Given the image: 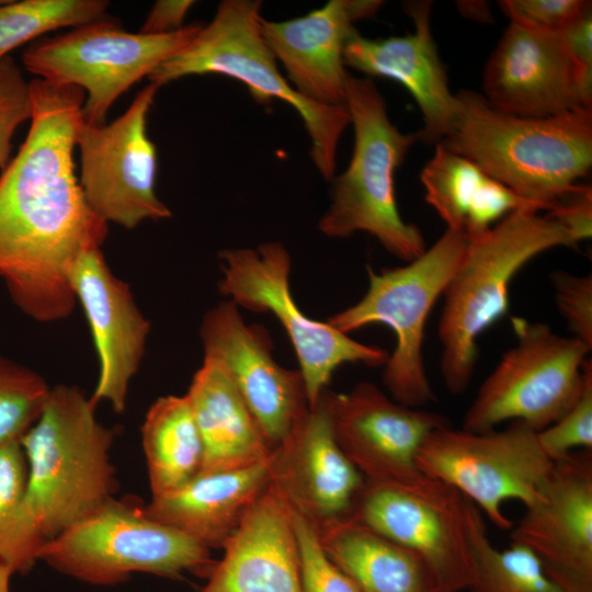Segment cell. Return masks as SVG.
<instances>
[{
    "label": "cell",
    "instance_id": "6da1fadb",
    "mask_svg": "<svg viewBox=\"0 0 592 592\" xmlns=\"http://www.w3.org/2000/svg\"><path fill=\"white\" fill-rule=\"evenodd\" d=\"M30 90L29 133L0 175V277L24 314L52 322L72 312V269L86 251L101 248L107 223L90 208L75 174L84 91L38 78Z\"/></svg>",
    "mask_w": 592,
    "mask_h": 592
},
{
    "label": "cell",
    "instance_id": "7a4b0ae2",
    "mask_svg": "<svg viewBox=\"0 0 592 592\" xmlns=\"http://www.w3.org/2000/svg\"><path fill=\"white\" fill-rule=\"evenodd\" d=\"M95 406L77 386H55L20 439L27 481L13 573H27L46 543L114 498V432L98 420Z\"/></svg>",
    "mask_w": 592,
    "mask_h": 592
},
{
    "label": "cell",
    "instance_id": "3957f363",
    "mask_svg": "<svg viewBox=\"0 0 592 592\" xmlns=\"http://www.w3.org/2000/svg\"><path fill=\"white\" fill-rule=\"evenodd\" d=\"M446 148L478 164L521 198L548 210L592 166V109L531 118L492 109L482 94L456 93Z\"/></svg>",
    "mask_w": 592,
    "mask_h": 592
},
{
    "label": "cell",
    "instance_id": "277c9868",
    "mask_svg": "<svg viewBox=\"0 0 592 592\" xmlns=\"http://www.w3.org/2000/svg\"><path fill=\"white\" fill-rule=\"evenodd\" d=\"M557 247L576 246L547 214L528 209L513 212L485 234L467 238L464 255L443 293L437 326L440 371L452 395L469 386L477 340L506 314L514 276L532 259Z\"/></svg>",
    "mask_w": 592,
    "mask_h": 592
},
{
    "label": "cell",
    "instance_id": "5b68a950",
    "mask_svg": "<svg viewBox=\"0 0 592 592\" xmlns=\"http://www.w3.org/2000/svg\"><path fill=\"white\" fill-rule=\"evenodd\" d=\"M354 129L348 168L333 178L331 204L319 220L331 238L367 232L392 255L410 262L426 250L422 231L405 221L396 201L395 175L419 133L403 134L389 119L372 78L348 72L345 103Z\"/></svg>",
    "mask_w": 592,
    "mask_h": 592
},
{
    "label": "cell",
    "instance_id": "8992f818",
    "mask_svg": "<svg viewBox=\"0 0 592 592\" xmlns=\"http://www.w3.org/2000/svg\"><path fill=\"white\" fill-rule=\"evenodd\" d=\"M259 0H224L180 53L148 77L161 87L193 75H223L242 82L252 98L266 104L281 100L297 111L310 139V158L326 181L334 178L340 138L351 124L345 105H326L299 94L280 72L261 31Z\"/></svg>",
    "mask_w": 592,
    "mask_h": 592
},
{
    "label": "cell",
    "instance_id": "52a82bcc",
    "mask_svg": "<svg viewBox=\"0 0 592 592\" xmlns=\"http://www.w3.org/2000/svg\"><path fill=\"white\" fill-rule=\"evenodd\" d=\"M466 244L462 232L446 229L420 257L402 266L379 272L368 267L364 296L327 320L345 334L373 323L392 330L396 346L384 364L383 382L390 397L405 406L422 408L434 399L423 358L425 325Z\"/></svg>",
    "mask_w": 592,
    "mask_h": 592
},
{
    "label": "cell",
    "instance_id": "ba28073f",
    "mask_svg": "<svg viewBox=\"0 0 592 592\" xmlns=\"http://www.w3.org/2000/svg\"><path fill=\"white\" fill-rule=\"evenodd\" d=\"M136 502L109 500L38 551L56 571L87 584L111 587L141 572L179 579L207 578L216 560L210 549L153 521Z\"/></svg>",
    "mask_w": 592,
    "mask_h": 592
},
{
    "label": "cell",
    "instance_id": "9c48e42d",
    "mask_svg": "<svg viewBox=\"0 0 592 592\" xmlns=\"http://www.w3.org/2000/svg\"><path fill=\"white\" fill-rule=\"evenodd\" d=\"M516 341L480 385L462 429L487 432L521 422L539 432L559 420L583 387L590 349L548 325L514 317Z\"/></svg>",
    "mask_w": 592,
    "mask_h": 592
},
{
    "label": "cell",
    "instance_id": "30bf717a",
    "mask_svg": "<svg viewBox=\"0 0 592 592\" xmlns=\"http://www.w3.org/2000/svg\"><path fill=\"white\" fill-rule=\"evenodd\" d=\"M201 29L194 23L164 34L130 33L100 20L34 43L22 61L38 79L82 89L84 122L101 125L118 96L184 49Z\"/></svg>",
    "mask_w": 592,
    "mask_h": 592
},
{
    "label": "cell",
    "instance_id": "8fae6325",
    "mask_svg": "<svg viewBox=\"0 0 592 592\" xmlns=\"http://www.w3.org/2000/svg\"><path fill=\"white\" fill-rule=\"evenodd\" d=\"M223 277L219 292L237 306L271 312L282 325L295 350L309 409L321 398L338 367L345 363L384 366L388 353L379 346L351 339L327 321L303 312L291 293V257L277 241L255 249L219 252Z\"/></svg>",
    "mask_w": 592,
    "mask_h": 592
},
{
    "label": "cell",
    "instance_id": "7c38bea8",
    "mask_svg": "<svg viewBox=\"0 0 592 592\" xmlns=\"http://www.w3.org/2000/svg\"><path fill=\"white\" fill-rule=\"evenodd\" d=\"M418 469L471 501L500 530L512 528L506 501L527 506L538 496L554 462L537 432L521 422L503 430L470 432L451 424L433 431L417 456Z\"/></svg>",
    "mask_w": 592,
    "mask_h": 592
},
{
    "label": "cell",
    "instance_id": "4fadbf2b",
    "mask_svg": "<svg viewBox=\"0 0 592 592\" xmlns=\"http://www.w3.org/2000/svg\"><path fill=\"white\" fill-rule=\"evenodd\" d=\"M470 501L420 474L399 482L365 481L351 515L419 555L440 592L468 591L474 576Z\"/></svg>",
    "mask_w": 592,
    "mask_h": 592
},
{
    "label": "cell",
    "instance_id": "5bb4252c",
    "mask_svg": "<svg viewBox=\"0 0 592 592\" xmlns=\"http://www.w3.org/2000/svg\"><path fill=\"white\" fill-rule=\"evenodd\" d=\"M160 87L147 84L109 125L83 123L77 135L79 183L90 208L105 223L133 229L171 212L156 194L157 151L147 116Z\"/></svg>",
    "mask_w": 592,
    "mask_h": 592
},
{
    "label": "cell",
    "instance_id": "9a60e30c",
    "mask_svg": "<svg viewBox=\"0 0 592 592\" xmlns=\"http://www.w3.org/2000/svg\"><path fill=\"white\" fill-rule=\"evenodd\" d=\"M319 400L338 445L367 482L418 477L420 447L449 424L444 415L405 406L367 382L348 392L325 390Z\"/></svg>",
    "mask_w": 592,
    "mask_h": 592
},
{
    "label": "cell",
    "instance_id": "2e32d148",
    "mask_svg": "<svg viewBox=\"0 0 592 592\" xmlns=\"http://www.w3.org/2000/svg\"><path fill=\"white\" fill-rule=\"evenodd\" d=\"M200 335L204 357L226 371L273 449L309 410L299 369L275 362L267 332L247 325L231 300L205 314Z\"/></svg>",
    "mask_w": 592,
    "mask_h": 592
},
{
    "label": "cell",
    "instance_id": "e0dca14e",
    "mask_svg": "<svg viewBox=\"0 0 592 592\" xmlns=\"http://www.w3.org/2000/svg\"><path fill=\"white\" fill-rule=\"evenodd\" d=\"M510 542L530 550L571 592H592L591 451L554 462Z\"/></svg>",
    "mask_w": 592,
    "mask_h": 592
},
{
    "label": "cell",
    "instance_id": "ac0fdd59",
    "mask_svg": "<svg viewBox=\"0 0 592 592\" xmlns=\"http://www.w3.org/2000/svg\"><path fill=\"white\" fill-rule=\"evenodd\" d=\"M482 96L501 113L545 118L585 105L560 33H544L510 23L490 55Z\"/></svg>",
    "mask_w": 592,
    "mask_h": 592
},
{
    "label": "cell",
    "instance_id": "d6986e66",
    "mask_svg": "<svg viewBox=\"0 0 592 592\" xmlns=\"http://www.w3.org/2000/svg\"><path fill=\"white\" fill-rule=\"evenodd\" d=\"M269 482L316 527L352 513L365 479L338 445L320 400L272 449Z\"/></svg>",
    "mask_w": 592,
    "mask_h": 592
},
{
    "label": "cell",
    "instance_id": "ffe728a7",
    "mask_svg": "<svg viewBox=\"0 0 592 592\" xmlns=\"http://www.w3.org/2000/svg\"><path fill=\"white\" fill-rule=\"evenodd\" d=\"M71 289L86 314L99 358V378L91 396L124 411L129 384L146 350L150 323L138 309L129 286L113 274L100 248L86 251L70 275Z\"/></svg>",
    "mask_w": 592,
    "mask_h": 592
},
{
    "label": "cell",
    "instance_id": "44dd1931",
    "mask_svg": "<svg viewBox=\"0 0 592 592\" xmlns=\"http://www.w3.org/2000/svg\"><path fill=\"white\" fill-rule=\"evenodd\" d=\"M403 8L413 21L412 33L367 38L356 30L345 44L344 65L367 78H388L405 87L423 117L424 126L418 132L420 139L436 145L451 134L459 104L449 89L432 35V2L409 1Z\"/></svg>",
    "mask_w": 592,
    "mask_h": 592
},
{
    "label": "cell",
    "instance_id": "7402d4cb",
    "mask_svg": "<svg viewBox=\"0 0 592 592\" xmlns=\"http://www.w3.org/2000/svg\"><path fill=\"white\" fill-rule=\"evenodd\" d=\"M380 0H330L286 21L262 18V35L287 81L303 96L326 105H344V47L355 23L375 16Z\"/></svg>",
    "mask_w": 592,
    "mask_h": 592
},
{
    "label": "cell",
    "instance_id": "603a6c76",
    "mask_svg": "<svg viewBox=\"0 0 592 592\" xmlns=\"http://www.w3.org/2000/svg\"><path fill=\"white\" fill-rule=\"evenodd\" d=\"M223 549L201 592H303L292 512L270 482Z\"/></svg>",
    "mask_w": 592,
    "mask_h": 592
},
{
    "label": "cell",
    "instance_id": "cb8c5ba5",
    "mask_svg": "<svg viewBox=\"0 0 592 592\" xmlns=\"http://www.w3.org/2000/svg\"><path fill=\"white\" fill-rule=\"evenodd\" d=\"M269 458L241 469L198 473L182 486L151 497L144 512L208 549L223 548L269 485Z\"/></svg>",
    "mask_w": 592,
    "mask_h": 592
},
{
    "label": "cell",
    "instance_id": "d4e9b609",
    "mask_svg": "<svg viewBox=\"0 0 592 592\" xmlns=\"http://www.w3.org/2000/svg\"><path fill=\"white\" fill-rule=\"evenodd\" d=\"M203 443L201 473L265 462L272 447L226 371L204 357L186 394Z\"/></svg>",
    "mask_w": 592,
    "mask_h": 592
},
{
    "label": "cell",
    "instance_id": "484cf974",
    "mask_svg": "<svg viewBox=\"0 0 592 592\" xmlns=\"http://www.w3.org/2000/svg\"><path fill=\"white\" fill-rule=\"evenodd\" d=\"M425 201L447 229L473 238L516 210L542 209L493 179L468 158L439 143L420 173Z\"/></svg>",
    "mask_w": 592,
    "mask_h": 592
},
{
    "label": "cell",
    "instance_id": "4316f807",
    "mask_svg": "<svg viewBox=\"0 0 592 592\" xmlns=\"http://www.w3.org/2000/svg\"><path fill=\"white\" fill-rule=\"evenodd\" d=\"M316 528L325 553L361 592H440L419 555L351 514Z\"/></svg>",
    "mask_w": 592,
    "mask_h": 592
},
{
    "label": "cell",
    "instance_id": "83f0119b",
    "mask_svg": "<svg viewBox=\"0 0 592 592\" xmlns=\"http://www.w3.org/2000/svg\"><path fill=\"white\" fill-rule=\"evenodd\" d=\"M151 497L169 492L201 473L203 443L186 395L158 398L141 426Z\"/></svg>",
    "mask_w": 592,
    "mask_h": 592
},
{
    "label": "cell",
    "instance_id": "f1b7e54d",
    "mask_svg": "<svg viewBox=\"0 0 592 592\" xmlns=\"http://www.w3.org/2000/svg\"><path fill=\"white\" fill-rule=\"evenodd\" d=\"M469 532L474 576L468 592H571L554 579L526 548L499 549L488 536L485 516L470 501Z\"/></svg>",
    "mask_w": 592,
    "mask_h": 592
},
{
    "label": "cell",
    "instance_id": "f546056e",
    "mask_svg": "<svg viewBox=\"0 0 592 592\" xmlns=\"http://www.w3.org/2000/svg\"><path fill=\"white\" fill-rule=\"evenodd\" d=\"M107 7L105 0L0 1V60L47 32L103 20Z\"/></svg>",
    "mask_w": 592,
    "mask_h": 592
},
{
    "label": "cell",
    "instance_id": "4dcf8cb0",
    "mask_svg": "<svg viewBox=\"0 0 592 592\" xmlns=\"http://www.w3.org/2000/svg\"><path fill=\"white\" fill-rule=\"evenodd\" d=\"M49 391L39 374L0 356V444L21 439L38 419Z\"/></svg>",
    "mask_w": 592,
    "mask_h": 592
},
{
    "label": "cell",
    "instance_id": "1f68e13d",
    "mask_svg": "<svg viewBox=\"0 0 592 592\" xmlns=\"http://www.w3.org/2000/svg\"><path fill=\"white\" fill-rule=\"evenodd\" d=\"M26 481L27 464L20 440H10L1 443L0 563L8 567L11 571Z\"/></svg>",
    "mask_w": 592,
    "mask_h": 592
},
{
    "label": "cell",
    "instance_id": "d6a6232c",
    "mask_svg": "<svg viewBox=\"0 0 592 592\" xmlns=\"http://www.w3.org/2000/svg\"><path fill=\"white\" fill-rule=\"evenodd\" d=\"M291 512L303 592H361L325 553L316 526L292 509Z\"/></svg>",
    "mask_w": 592,
    "mask_h": 592
},
{
    "label": "cell",
    "instance_id": "836d02e7",
    "mask_svg": "<svg viewBox=\"0 0 592 592\" xmlns=\"http://www.w3.org/2000/svg\"><path fill=\"white\" fill-rule=\"evenodd\" d=\"M584 383L571 408L555 423L537 432L544 453L559 460L576 449H592V362L585 361Z\"/></svg>",
    "mask_w": 592,
    "mask_h": 592
},
{
    "label": "cell",
    "instance_id": "e575fe53",
    "mask_svg": "<svg viewBox=\"0 0 592 592\" xmlns=\"http://www.w3.org/2000/svg\"><path fill=\"white\" fill-rule=\"evenodd\" d=\"M32 114L30 82L8 55L0 60V168L7 163L16 127Z\"/></svg>",
    "mask_w": 592,
    "mask_h": 592
},
{
    "label": "cell",
    "instance_id": "d590c367",
    "mask_svg": "<svg viewBox=\"0 0 592 592\" xmlns=\"http://www.w3.org/2000/svg\"><path fill=\"white\" fill-rule=\"evenodd\" d=\"M551 284L559 314L571 337L592 350V277L566 271L553 272Z\"/></svg>",
    "mask_w": 592,
    "mask_h": 592
},
{
    "label": "cell",
    "instance_id": "8d00e7d4",
    "mask_svg": "<svg viewBox=\"0 0 592 592\" xmlns=\"http://www.w3.org/2000/svg\"><path fill=\"white\" fill-rule=\"evenodd\" d=\"M499 7L511 23L522 27L559 34L589 8L583 0H503Z\"/></svg>",
    "mask_w": 592,
    "mask_h": 592
},
{
    "label": "cell",
    "instance_id": "74e56055",
    "mask_svg": "<svg viewBox=\"0 0 592 592\" xmlns=\"http://www.w3.org/2000/svg\"><path fill=\"white\" fill-rule=\"evenodd\" d=\"M569 235L573 244L591 238L592 235V190L579 184L574 190L558 198L547 210Z\"/></svg>",
    "mask_w": 592,
    "mask_h": 592
},
{
    "label": "cell",
    "instance_id": "f35d334b",
    "mask_svg": "<svg viewBox=\"0 0 592 592\" xmlns=\"http://www.w3.org/2000/svg\"><path fill=\"white\" fill-rule=\"evenodd\" d=\"M576 66L580 91L587 106L592 107V11L589 8L560 33Z\"/></svg>",
    "mask_w": 592,
    "mask_h": 592
},
{
    "label": "cell",
    "instance_id": "ab89813d",
    "mask_svg": "<svg viewBox=\"0 0 592 592\" xmlns=\"http://www.w3.org/2000/svg\"><path fill=\"white\" fill-rule=\"evenodd\" d=\"M194 3L192 0L156 1L139 32L164 34L182 29L184 18Z\"/></svg>",
    "mask_w": 592,
    "mask_h": 592
},
{
    "label": "cell",
    "instance_id": "60d3db41",
    "mask_svg": "<svg viewBox=\"0 0 592 592\" xmlns=\"http://www.w3.org/2000/svg\"><path fill=\"white\" fill-rule=\"evenodd\" d=\"M459 12L471 20L490 22L491 13L486 1H457Z\"/></svg>",
    "mask_w": 592,
    "mask_h": 592
},
{
    "label": "cell",
    "instance_id": "b9f144b4",
    "mask_svg": "<svg viewBox=\"0 0 592 592\" xmlns=\"http://www.w3.org/2000/svg\"><path fill=\"white\" fill-rule=\"evenodd\" d=\"M12 576L13 572L0 563V592H12L10 587Z\"/></svg>",
    "mask_w": 592,
    "mask_h": 592
}]
</instances>
